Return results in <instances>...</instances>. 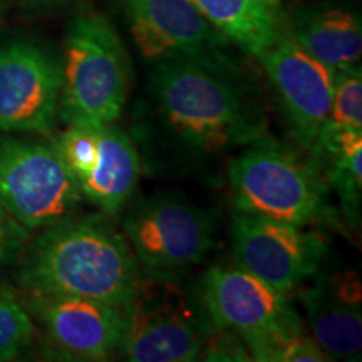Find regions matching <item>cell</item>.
<instances>
[{
	"label": "cell",
	"instance_id": "17",
	"mask_svg": "<svg viewBox=\"0 0 362 362\" xmlns=\"http://www.w3.org/2000/svg\"><path fill=\"white\" fill-rule=\"evenodd\" d=\"M309 155L315 160L330 192L339 197L344 218L357 228L362 198V133L324 126Z\"/></svg>",
	"mask_w": 362,
	"mask_h": 362
},
{
	"label": "cell",
	"instance_id": "7",
	"mask_svg": "<svg viewBox=\"0 0 362 362\" xmlns=\"http://www.w3.org/2000/svg\"><path fill=\"white\" fill-rule=\"evenodd\" d=\"M81 189L54 146L25 138L0 139V202L25 228L69 218Z\"/></svg>",
	"mask_w": 362,
	"mask_h": 362
},
{
	"label": "cell",
	"instance_id": "15",
	"mask_svg": "<svg viewBox=\"0 0 362 362\" xmlns=\"http://www.w3.org/2000/svg\"><path fill=\"white\" fill-rule=\"evenodd\" d=\"M312 337L330 361H359L361 285L356 275L319 277L300 292Z\"/></svg>",
	"mask_w": 362,
	"mask_h": 362
},
{
	"label": "cell",
	"instance_id": "5",
	"mask_svg": "<svg viewBox=\"0 0 362 362\" xmlns=\"http://www.w3.org/2000/svg\"><path fill=\"white\" fill-rule=\"evenodd\" d=\"M141 280L126 307L119 352L133 362H189L200 359L215 327L198 291L185 293L176 280Z\"/></svg>",
	"mask_w": 362,
	"mask_h": 362
},
{
	"label": "cell",
	"instance_id": "3",
	"mask_svg": "<svg viewBox=\"0 0 362 362\" xmlns=\"http://www.w3.org/2000/svg\"><path fill=\"white\" fill-rule=\"evenodd\" d=\"M235 210L282 223H336L329 185L315 160H307L269 134L242 148L228 165Z\"/></svg>",
	"mask_w": 362,
	"mask_h": 362
},
{
	"label": "cell",
	"instance_id": "18",
	"mask_svg": "<svg viewBox=\"0 0 362 362\" xmlns=\"http://www.w3.org/2000/svg\"><path fill=\"white\" fill-rule=\"evenodd\" d=\"M203 17L243 52L260 59L280 34L277 7L269 0H192Z\"/></svg>",
	"mask_w": 362,
	"mask_h": 362
},
{
	"label": "cell",
	"instance_id": "21",
	"mask_svg": "<svg viewBox=\"0 0 362 362\" xmlns=\"http://www.w3.org/2000/svg\"><path fill=\"white\" fill-rule=\"evenodd\" d=\"M29 242L30 230L13 218L0 202V267L16 264L24 255Z\"/></svg>",
	"mask_w": 362,
	"mask_h": 362
},
{
	"label": "cell",
	"instance_id": "14",
	"mask_svg": "<svg viewBox=\"0 0 362 362\" xmlns=\"http://www.w3.org/2000/svg\"><path fill=\"white\" fill-rule=\"evenodd\" d=\"M25 309L71 359L104 361L119 352L126 310L83 297L30 293Z\"/></svg>",
	"mask_w": 362,
	"mask_h": 362
},
{
	"label": "cell",
	"instance_id": "6",
	"mask_svg": "<svg viewBox=\"0 0 362 362\" xmlns=\"http://www.w3.org/2000/svg\"><path fill=\"white\" fill-rule=\"evenodd\" d=\"M123 226L136 264L148 279L180 280L215 247L214 216L173 194L136 203Z\"/></svg>",
	"mask_w": 362,
	"mask_h": 362
},
{
	"label": "cell",
	"instance_id": "13",
	"mask_svg": "<svg viewBox=\"0 0 362 362\" xmlns=\"http://www.w3.org/2000/svg\"><path fill=\"white\" fill-rule=\"evenodd\" d=\"M259 61L288 133L310 153L329 119L336 72L307 54L292 35H280Z\"/></svg>",
	"mask_w": 362,
	"mask_h": 362
},
{
	"label": "cell",
	"instance_id": "2",
	"mask_svg": "<svg viewBox=\"0 0 362 362\" xmlns=\"http://www.w3.org/2000/svg\"><path fill=\"white\" fill-rule=\"evenodd\" d=\"M139 267L123 235L101 216L47 226L21 270L29 293L83 297L126 309L138 293Z\"/></svg>",
	"mask_w": 362,
	"mask_h": 362
},
{
	"label": "cell",
	"instance_id": "23",
	"mask_svg": "<svg viewBox=\"0 0 362 362\" xmlns=\"http://www.w3.org/2000/svg\"><path fill=\"white\" fill-rule=\"evenodd\" d=\"M29 2H52V0H29Z\"/></svg>",
	"mask_w": 362,
	"mask_h": 362
},
{
	"label": "cell",
	"instance_id": "1",
	"mask_svg": "<svg viewBox=\"0 0 362 362\" xmlns=\"http://www.w3.org/2000/svg\"><path fill=\"white\" fill-rule=\"evenodd\" d=\"M148 90L156 123L185 155L223 156L269 134L264 111L235 71L187 59L161 61Z\"/></svg>",
	"mask_w": 362,
	"mask_h": 362
},
{
	"label": "cell",
	"instance_id": "16",
	"mask_svg": "<svg viewBox=\"0 0 362 362\" xmlns=\"http://www.w3.org/2000/svg\"><path fill=\"white\" fill-rule=\"evenodd\" d=\"M291 35L307 54L334 72L361 66V16L351 8L332 4L302 7Z\"/></svg>",
	"mask_w": 362,
	"mask_h": 362
},
{
	"label": "cell",
	"instance_id": "20",
	"mask_svg": "<svg viewBox=\"0 0 362 362\" xmlns=\"http://www.w3.org/2000/svg\"><path fill=\"white\" fill-rule=\"evenodd\" d=\"M34 324L25 307L7 288H0V362L12 361L33 341Z\"/></svg>",
	"mask_w": 362,
	"mask_h": 362
},
{
	"label": "cell",
	"instance_id": "9",
	"mask_svg": "<svg viewBox=\"0 0 362 362\" xmlns=\"http://www.w3.org/2000/svg\"><path fill=\"white\" fill-rule=\"evenodd\" d=\"M198 296L215 329L248 339L277 332H300L304 324L287 292L272 287L240 267H211Z\"/></svg>",
	"mask_w": 362,
	"mask_h": 362
},
{
	"label": "cell",
	"instance_id": "4",
	"mask_svg": "<svg viewBox=\"0 0 362 362\" xmlns=\"http://www.w3.org/2000/svg\"><path fill=\"white\" fill-rule=\"evenodd\" d=\"M59 117L66 126L112 124L128 94V61L119 35L99 16L72 21L61 62Z\"/></svg>",
	"mask_w": 362,
	"mask_h": 362
},
{
	"label": "cell",
	"instance_id": "22",
	"mask_svg": "<svg viewBox=\"0 0 362 362\" xmlns=\"http://www.w3.org/2000/svg\"><path fill=\"white\" fill-rule=\"evenodd\" d=\"M269 2L272 4V6H275V7H279L280 6V2H282V0H269Z\"/></svg>",
	"mask_w": 362,
	"mask_h": 362
},
{
	"label": "cell",
	"instance_id": "11",
	"mask_svg": "<svg viewBox=\"0 0 362 362\" xmlns=\"http://www.w3.org/2000/svg\"><path fill=\"white\" fill-rule=\"evenodd\" d=\"M131 33L149 61L187 59L237 71L230 40L210 24L192 0H123Z\"/></svg>",
	"mask_w": 362,
	"mask_h": 362
},
{
	"label": "cell",
	"instance_id": "19",
	"mask_svg": "<svg viewBox=\"0 0 362 362\" xmlns=\"http://www.w3.org/2000/svg\"><path fill=\"white\" fill-rule=\"evenodd\" d=\"M325 126L362 133V74L361 66L337 71L329 119Z\"/></svg>",
	"mask_w": 362,
	"mask_h": 362
},
{
	"label": "cell",
	"instance_id": "24",
	"mask_svg": "<svg viewBox=\"0 0 362 362\" xmlns=\"http://www.w3.org/2000/svg\"><path fill=\"white\" fill-rule=\"evenodd\" d=\"M0 16H2V4H0Z\"/></svg>",
	"mask_w": 362,
	"mask_h": 362
},
{
	"label": "cell",
	"instance_id": "8",
	"mask_svg": "<svg viewBox=\"0 0 362 362\" xmlns=\"http://www.w3.org/2000/svg\"><path fill=\"white\" fill-rule=\"evenodd\" d=\"M52 146L74 176L81 194L107 215L123 208L141 175L133 139L112 124L67 126Z\"/></svg>",
	"mask_w": 362,
	"mask_h": 362
},
{
	"label": "cell",
	"instance_id": "12",
	"mask_svg": "<svg viewBox=\"0 0 362 362\" xmlns=\"http://www.w3.org/2000/svg\"><path fill=\"white\" fill-rule=\"evenodd\" d=\"M61 62L29 40L0 44V133L51 134L59 117Z\"/></svg>",
	"mask_w": 362,
	"mask_h": 362
},
{
	"label": "cell",
	"instance_id": "10",
	"mask_svg": "<svg viewBox=\"0 0 362 362\" xmlns=\"http://www.w3.org/2000/svg\"><path fill=\"white\" fill-rule=\"evenodd\" d=\"M230 235L238 265L287 293L314 279L327 253L319 233L240 210L233 211Z\"/></svg>",
	"mask_w": 362,
	"mask_h": 362
}]
</instances>
